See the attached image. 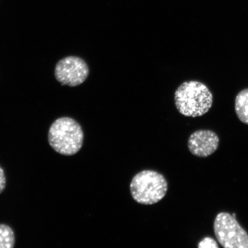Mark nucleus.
Here are the masks:
<instances>
[{
  "label": "nucleus",
  "instance_id": "nucleus-1",
  "mask_svg": "<svg viewBox=\"0 0 248 248\" xmlns=\"http://www.w3.org/2000/svg\"><path fill=\"white\" fill-rule=\"evenodd\" d=\"M175 104L179 112L186 117L205 114L212 107L213 97L207 86L197 80L185 82L175 92Z\"/></svg>",
  "mask_w": 248,
  "mask_h": 248
},
{
  "label": "nucleus",
  "instance_id": "nucleus-2",
  "mask_svg": "<svg viewBox=\"0 0 248 248\" xmlns=\"http://www.w3.org/2000/svg\"><path fill=\"white\" fill-rule=\"evenodd\" d=\"M81 126L72 118L63 117L56 120L49 128V145L57 153L72 156L78 153L83 145Z\"/></svg>",
  "mask_w": 248,
  "mask_h": 248
},
{
  "label": "nucleus",
  "instance_id": "nucleus-3",
  "mask_svg": "<svg viewBox=\"0 0 248 248\" xmlns=\"http://www.w3.org/2000/svg\"><path fill=\"white\" fill-rule=\"evenodd\" d=\"M168 184L164 176L153 170H144L132 180L130 191L138 203L151 205L159 202L166 196Z\"/></svg>",
  "mask_w": 248,
  "mask_h": 248
},
{
  "label": "nucleus",
  "instance_id": "nucleus-4",
  "mask_svg": "<svg viewBox=\"0 0 248 248\" xmlns=\"http://www.w3.org/2000/svg\"><path fill=\"white\" fill-rule=\"evenodd\" d=\"M213 227L217 239L222 247L248 248V232L231 214L218 213Z\"/></svg>",
  "mask_w": 248,
  "mask_h": 248
},
{
  "label": "nucleus",
  "instance_id": "nucleus-5",
  "mask_svg": "<svg viewBox=\"0 0 248 248\" xmlns=\"http://www.w3.org/2000/svg\"><path fill=\"white\" fill-rule=\"evenodd\" d=\"M89 74L88 64L82 58L70 56L62 59L56 65L55 78L62 85L75 87L84 82Z\"/></svg>",
  "mask_w": 248,
  "mask_h": 248
},
{
  "label": "nucleus",
  "instance_id": "nucleus-6",
  "mask_svg": "<svg viewBox=\"0 0 248 248\" xmlns=\"http://www.w3.org/2000/svg\"><path fill=\"white\" fill-rule=\"evenodd\" d=\"M219 138L217 133L211 130L201 129L195 131L190 136L188 148L190 153L198 157H207L218 150Z\"/></svg>",
  "mask_w": 248,
  "mask_h": 248
},
{
  "label": "nucleus",
  "instance_id": "nucleus-7",
  "mask_svg": "<svg viewBox=\"0 0 248 248\" xmlns=\"http://www.w3.org/2000/svg\"><path fill=\"white\" fill-rule=\"evenodd\" d=\"M235 111L238 119L248 125V88L238 93L235 97Z\"/></svg>",
  "mask_w": 248,
  "mask_h": 248
},
{
  "label": "nucleus",
  "instance_id": "nucleus-8",
  "mask_svg": "<svg viewBox=\"0 0 248 248\" xmlns=\"http://www.w3.org/2000/svg\"><path fill=\"white\" fill-rule=\"evenodd\" d=\"M15 232L8 225L0 224V248H12L15 247Z\"/></svg>",
  "mask_w": 248,
  "mask_h": 248
},
{
  "label": "nucleus",
  "instance_id": "nucleus-9",
  "mask_svg": "<svg viewBox=\"0 0 248 248\" xmlns=\"http://www.w3.org/2000/svg\"><path fill=\"white\" fill-rule=\"evenodd\" d=\"M198 247L199 248H218V244L216 243L215 239L209 237H205L202 240Z\"/></svg>",
  "mask_w": 248,
  "mask_h": 248
},
{
  "label": "nucleus",
  "instance_id": "nucleus-10",
  "mask_svg": "<svg viewBox=\"0 0 248 248\" xmlns=\"http://www.w3.org/2000/svg\"><path fill=\"white\" fill-rule=\"evenodd\" d=\"M6 184H7V179H6L4 170L0 166V194L4 191Z\"/></svg>",
  "mask_w": 248,
  "mask_h": 248
}]
</instances>
